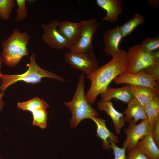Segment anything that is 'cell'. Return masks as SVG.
Returning a JSON list of instances; mask_svg holds the SVG:
<instances>
[{"instance_id":"1","label":"cell","mask_w":159,"mask_h":159,"mask_svg":"<svg viewBox=\"0 0 159 159\" xmlns=\"http://www.w3.org/2000/svg\"><path fill=\"white\" fill-rule=\"evenodd\" d=\"M126 52L125 50L120 49L110 61L98 67L87 76L91 83L85 96L90 104L95 102L98 95L105 91L115 78L127 72Z\"/></svg>"},{"instance_id":"2","label":"cell","mask_w":159,"mask_h":159,"mask_svg":"<svg viewBox=\"0 0 159 159\" xmlns=\"http://www.w3.org/2000/svg\"><path fill=\"white\" fill-rule=\"evenodd\" d=\"M85 76L83 73L80 74L73 97L68 102H64V104L67 107L72 114L70 126L75 128L82 120L98 117L99 114L87 101L84 89Z\"/></svg>"},{"instance_id":"3","label":"cell","mask_w":159,"mask_h":159,"mask_svg":"<svg viewBox=\"0 0 159 159\" xmlns=\"http://www.w3.org/2000/svg\"><path fill=\"white\" fill-rule=\"evenodd\" d=\"M29 35L26 32H21L16 28L10 36L2 43V60L9 67L16 65L24 56L28 54L27 46Z\"/></svg>"},{"instance_id":"4","label":"cell","mask_w":159,"mask_h":159,"mask_svg":"<svg viewBox=\"0 0 159 159\" xmlns=\"http://www.w3.org/2000/svg\"><path fill=\"white\" fill-rule=\"evenodd\" d=\"M35 58V54L33 53L29 58L30 63L27 64L28 69L22 74L13 75L2 74L1 77V82L0 86L1 92H4L9 86L19 81L33 85L41 82L43 77L52 78L61 82L67 81L62 76L42 68L36 62Z\"/></svg>"},{"instance_id":"5","label":"cell","mask_w":159,"mask_h":159,"mask_svg":"<svg viewBox=\"0 0 159 159\" xmlns=\"http://www.w3.org/2000/svg\"><path fill=\"white\" fill-rule=\"evenodd\" d=\"M127 72L132 73L139 72L152 64L155 60L152 52L143 50L140 44L130 48L126 52Z\"/></svg>"},{"instance_id":"6","label":"cell","mask_w":159,"mask_h":159,"mask_svg":"<svg viewBox=\"0 0 159 159\" xmlns=\"http://www.w3.org/2000/svg\"><path fill=\"white\" fill-rule=\"evenodd\" d=\"M64 59L72 68L82 71L87 76L98 67V62L93 51L69 52L65 54Z\"/></svg>"},{"instance_id":"7","label":"cell","mask_w":159,"mask_h":159,"mask_svg":"<svg viewBox=\"0 0 159 159\" xmlns=\"http://www.w3.org/2000/svg\"><path fill=\"white\" fill-rule=\"evenodd\" d=\"M128 123V126L123 130L126 138L122 145L129 152L132 150L144 137L152 134L154 126L147 119L141 120L138 124L132 121Z\"/></svg>"},{"instance_id":"8","label":"cell","mask_w":159,"mask_h":159,"mask_svg":"<svg viewBox=\"0 0 159 159\" xmlns=\"http://www.w3.org/2000/svg\"><path fill=\"white\" fill-rule=\"evenodd\" d=\"M83 20V25L80 39L75 45L69 49V52H85L93 51L92 38L98 28L99 24L94 18Z\"/></svg>"},{"instance_id":"9","label":"cell","mask_w":159,"mask_h":159,"mask_svg":"<svg viewBox=\"0 0 159 159\" xmlns=\"http://www.w3.org/2000/svg\"><path fill=\"white\" fill-rule=\"evenodd\" d=\"M59 21L55 19L41 25L43 32L42 36L43 42L51 48L57 50H60L67 47L66 40L57 30Z\"/></svg>"},{"instance_id":"10","label":"cell","mask_w":159,"mask_h":159,"mask_svg":"<svg viewBox=\"0 0 159 159\" xmlns=\"http://www.w3.org/2000/svg\"><path fill=\"white\" fill-rule=\"evenodd\" d=\"M83 20L75 22L69 21H59L57 30L67 42V48L70 49L76 44L80 37Z\"/></svg>"},{"instance_id":"11","label":"cell","mask_w":159,"mask_h":159,"mask_svg":"<svg viewBox=\"0 0 159 159\" xmlns=\"http://www.w3.org/2000/svg\"><path fill=\"white\" fill-rule=\"evenodd\" d=\"M117 85L127 84L149 87L157 90L159 84L149 75L140 72L132 73L127 72L120 74L114 80Z\"/></svg>"},{"instance_id":"12","label":"cell","mask_w":159,"mask_h":159,"mask_svg":"<svg viewBox=\"0 0 159 159\" xmlns=\"http://www.w3.org/2000/svg\"><path fill=\"white\" fill-rule=\"evenodd\" d=\"M123 38L118 26L107 30L103 35L104 50L107 54L112 57L115 55L120 49L119 45Z\"/></svg>"},{"instance_id":"13","label":"cell","mask_w":159,"mask_h":159,"mask_svg":"<svg viewBox=\"0 0 159 159\" xmlns=\"http://www.w3.org/2000/svg\"><path fill=\"white\" fill-rule=\"evenodd\" d=\"M97 105L100 111L105 112L110 117L115 133L120 134L125 125L124 114L117 111L111 101L101 100L97 102Z\"/></svg>"},{"instance_id":"14","label":"cell","mask_w":159,"mask_h":159,"mask_svg":"<svg viewBox=\"0 0 159 159\" xmlns=\"http://www.w3.org/2000/svg\"><path fill=\"white\" fill-rule=\"evenodd\" d=\"M96 2L99 7L106 11V14L102 19V21L114 23L117 21L119 15L123 11L121 0H96Z\"/></svg>"},{"instance_id":"15","label":"cell","mask_w":159,"mask_h":159,"mask_svg":"<svg viewBox=\"0 0 159 159\" xmlns=\"http://www.w3.org/2000/svg\"><path fill=\"white\" fill-rule=\"evenodd\" d=\"M90 119L96 125V135L102 140L103 149L110 150V144L112 143L116 144L119 143L118 137L107 128L105 120L95 117Z\"/></svg>"},{"instance_id":"16","label":"cell","mask_w":159,"mask_h":159,"mask_svg":"<svg viewBox=\"0 0 159 159\" xmlns=\"http://www.w3.org/2000/svg\"><path fill=\"white\" fill-rule=\"evenodd\" d=\"M127 104L124 112L125 122L128 123L132 121L137 124L140 120L147 119L144 107L136 99L133 98Z\"/></svg>"},{"instance_id":"17","label":"cell","mask_w":159,"mask_h":159,"mask_svg":"<svg viewBox=\"0 0 159 159\" xmlns=\"http://www.w3.org/2000/svg\"><path fill=\"white\" fill-rule=\"evenodd\" d=\"M100 95L103 100L111 101L115 99L127 103L133 98L129 85L117 88L108 87L105 92Z\"/></svg>"},{"instance_id":"18","label":"cell","mask_w":159,"mask_h":159,"mask_svg":"<svg viewBox=\"0 0 159 159\" xmlns=\"http://www.w3.org/2000/svg\"><path fill=\"white\" fill-rule=\"evenodd\" d=\"M129 86L133 98L144 107L155 97L159 95L158 90L156 89L142 86Z\"/></svg>"},{"instance_id":"19","label":"cell","mask_w":159,"mask_h":159,"mask_svg":"<svg viewBox=\"0 0 159 159\" xmlns=\"http://www.w3.org/2000/svg\"><path fill=\"white\" fill-rule=\"evenodd\" d=\"M137 145L149 159H159V147L153 139L151 134L144 137Z\"/></svg>"},{"instance_id":"20","label":"cell","mask_w":159,"mask_h":159,"mask_svg":"<svg viewBox=\"0 0 159 159\" xmlns=\"http://www.w3.org/2000/svg\"><path fill=\"white\" fill-rule=\"evenodd\" d=\"M147 120L153 126L159 118V97H155L145 106Z\"/></svg>"},{"instance_id":"21","label":"cell","mask_w":159,"mask_h":159,"mask_svg":"<svg viewBox=\"0 0 159 159\" xmlns=\"http://www.w3.org/2000/svg\"><path fill=\"white\" fill-rule=\"evenodd\" d=\"M145 19L140 13L135 14L132 18L120 27L123 38L130 34L139 25L143 24Z\"/></svg>"},{"instance_id":"22","label":"cell","mask_w":159,"mask_h":159,"mask_svg":"<svg viewBox=\"0 0 159 159\" xmlns=\"http://www.w3.org/2000/svg\"><path fill=\"white\" fill-rule=\"evenodd\" d=\"M17 105L19 109L24 111H28L31 112L38 109H47L49 107L46 102L37 97L34 98L26 101L18 102Z\"/></svg>"},{"instance_id":"23","label":"cell","mask_w":159,"mask_h":159,"mask_svg":"<svg viewBox=\"0 0 159 159\" xmlns=\"http://www.w3.org/2000/svg\"><path fill=\"white\" fill-rule=\"evenodd\" d=\"M33 116L32 125L42 129L47 125L48 112L46 109H39L32 112Z\"/></svg>"},{"instance_id":"24","label":"cell","mask_w":159,"mask_h":159,"mask_svg":"<svg viewBox=\"0 0 159 159\" xmlns=\"http://www.w3.org/2000/svg\"><path fill=\"white\" fill-rule=\"evenodd\" d=\"M15 6L14 0H0V18L3 21L8 20Z\"/></svg>"},{"instance_id":"25","label":"cell","mask_w":159,"mask_h":159,"mask_svg":"<svg viewBox=\"0 0 159 159\" xmlns=\"http://www.w3.org/2000/svg\"><path fill=\"white\" fill-rule=\"evenodd\" d=\"M144 51L151 52L158 50L159 48V37L158 35L154 38L146 37L140 44Z\"/></svg>"},{"instance_id":"26","label":"cell","mask_w":159,"mask_h":159,"mask_svg":"<svg viewBox=\"0 0 159 159\" xmlns=\"http://www.w3.org/2000/svg\"><path fill=\"white\" fill-rule=\"evenodd\" d=\"M16 2L18 7L16 10V16L15 19L16 21L20 22L26 18L28 9L26 6V0H16Z\"/></svg>"},{"instance_id":"27","label":"cell","mask_w":159,"mask_h":159,"mask_svg":"<svg viewBox=\"0 0 159 159\" xmlns=\"http://www.w3.org/2000/svg\"><path fill=\"white\" fill-rule=\"evenodd\" d=\"M140 72L149 75L155 81L158 82L159 80V59L155 60L152 64Z\"/></svg>"},{"instance_id":"28","label":"cell","mask_w":159,"mask_h":159,"mask_svg":"<svg viewBox=\"0 0 159 159\" xmlns=\"http://www.w3.org/2000/svg\"><path fill=\"white\" fill-rule=\"evenodd\" d=\"M110 147L113 152V159H127L126 155V149L125 147L120 148L114 142L110 144Z\"/></svg>"},{"instance_id":"29","label":"cell","mask_w":159,"mask_h":159,"mask_svg":"<svg viewBox=\"0 0 159 159\" xmlns=\"http://www.w3.org/2000/svg\"><path fill=\"white\" fill-rule=\"evenodd\" d=\"M127 159H149L137 146L126 155Z\"/></svg>"},{"instance_id":"30","label":"cell","mask_w":159,"mask_h":159,"mask_svg":"<svg viewBox=\"0 0 159 159\" xmlns=\"http://www.w3.org/2000/svg\"><path fill=\"white\" fill-rule=\"evenodd\" d=\"M151 135L154 140L159 147V118L155 123Z\"/></svg>"},{"instance_id":"31","label":"cell","mask_w":159,"mask_h":159,"mask_svg":"<svg viewBox=\"0 0 159 159\" xmlns=\"http://www.w3.org/2000/svg\"><path fill=\"white\" fill-rule=\"evenodd\" d=\"M146 2L150 7L155 9H158L159 1L158 0H147Z\"/></svg>"},{"instance_id":"32","label":"cell","mask_w":159,"mask_h":159,"mask_svg":"<svg viewBox=\"0 0 159 159\" xmlns=\"http://www.w3.org/2000/svg\"><path fill=\"white\" fill-rule=\"evenodd\" d=\"M4 92H0V112L2 110L4 106V102L2 100V98L4 95Z\"/></svg>"},{"instance_id":"33","label":"cell","mask_w":159,"mask_h":159,"mask_svg":"<svg viewBox=\"0 0 159 159\" xmlns=\"http://www.w3.org/2000/svg\"><path fill=\"white\" fill-rule=\"evenodd\" d=\"M2 60L1 58L0 55V78H1V77L2 76V74L1 73V71H0V69L1 67L2 64Z\"/></svg>"},{"instance_id":"34","label":"cell","mask_w":159,"mask_h":159,"mask_svg":"<svg viewBox=\"0 0 159 159\" xmlns=\"http://www.w3.org/2000/svg\"><path fill=\"white\" fill-rule=\"evenodd\" d=\"M0 159H1V158H0Z\"/></svg>"}]
</instances>
